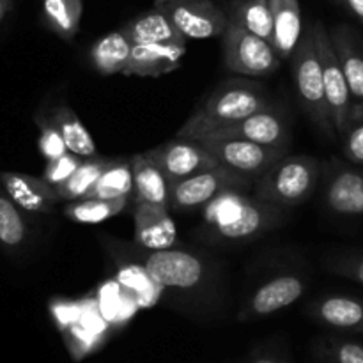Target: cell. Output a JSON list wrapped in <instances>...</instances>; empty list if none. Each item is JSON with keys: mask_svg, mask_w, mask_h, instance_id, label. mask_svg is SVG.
Wrapping results in <instances>:
<instances>
[{"mask_svg": "<svg viewBox=\"0 0 363 363\" xmlns=\"http://www.w3.org/2000/svg\"><path fill=\"white\" fill-rule=\"evenodd\" d=\"M269 106L268 94L254 80L230 78L222 82L177 130V138L201 142L229 124Z\"/></svg>", "mask_w": 363, "mask_h": 363, "instance_id": "obj_1", "label": "cell"}, {"mask_svg": "<svg viewBox=\"0 0 363 363\" xmlns=\"http://www.w3.org/2000/svg\"><path fill=\"white\" fill-rule=\"evenodd\" d=\"M211 238L241 241L257 238L282 222V208L248 197L243 190L222 191L202 208Z\"/></svg>", "mask_w": 363, "mask_h": 363, "instance_id": "obj_2", "label": "cell"}, {"mask_svg": "<svg viewBox=\"0 0 363 363\" xmlns=\"http://www.w3.org/2000/svg\"><path fill=\"white\" fill-rule=\"evenodd\" d=\"M321 163L307 155H286L254 179V197L279 208H294L314 195Z\"/></svg>", "mask_w": 363, "mask_h": 363, "instance_id": "obj_3", "label": "cell"}, {"mask_svg": "<svg viewBox=\"0 0 363 363\" xmlns=\"http://www.w3.org/2000/svg\"><path fill=\"white\" fill-rule=\"evenodd\" d=\"M293 77L298 89L301 105L305 112L326 137H335L332 119H330L328 103L325 94V82H323V67L319 60L318 46H315L312 27L301 35L300 43L293 52Z\"/></svg>", "mask_w": 363, "mask_h": 363, "instance_id": "obj_4", "label": "cell"}, {"mask_svg": "<svg viewBox=\"0 0 363 363\" xmlns=\"http://www.w3.org/2000/svg\"><path fill=\"white\" fill-rule=\"evenodd\" d=\"M223 62L227 69L245 77H268L280 67L282 59L275 46L229 16L223 32Z\"/></svg>", "mask_w": 363, "mask_h": 363, "instance_id": "obj_5", "label": "cell"}, {"mask_svg": "<svg viewBox=\"0 0 363 363\" xmlns=\"http://www.w3.org/2000/svg\"><path fill=\"white\" fill-rule=\"evenodd\" d=\"M254 186L252 177L243 176L225 165L194 174L184 179L170 181V209L172 211H195L202 209L222 191L236 188L248 190Z\"/></svg>", "mask_w": 363, "mask_h": 363, "instance_id": "obj_6", "label": "cell"}, {"mask_svg": "<svg viewBox=\"0 0 363 363\" xmlns=\"http://www.w3.org/2000/svg\"><path fill=\"white\" fill-rule=\"evenodd\" d=\"M315 46H318L319 60L323 67V82H325L326 103H328L330 119H332L335 133L342 135L346 130L347 119H350L351 108H353V98H351L350 85L344 77L342 66L339 62L335 48H333L332 35L326 30L323 23L312 25Z\"/></svg>", "mask_w": 363, "mask_h": 363, "instance_id": "obj_7", "label": "cell"}, {"mask_svg": "<svg viewBox=\"0 0 363 363\" xmlns=\"http://www.w3.org/2000/svg\"><path fill=\"white\" fill-rule=\"evenodd\" d=\"M201 144L222 165L252 179H257L261 174H264L269 167L275 165L289 152V149L269 147L243 138H206L201 140Z\"/></svg>", "mask_w": 363, "mask_h": 363, "instance_id": "obj_8", "label": "cell"}, {"mask_svg": "<svg viewBox=\"0 0 363 363\" xmlns=\"http://www.w3.org/2000/svg\"><path fill=\"white\" fill-rule=\"evenodd\" d=\"M142 259H144L142 268L160 287L190 291L204 280V262L190 252L167 248V250L149 252Z\"/></svg>", "mask_w": 363, "mask_h": 363, "instance_id": "obj_9", "label": "cell"}, {"mask_svg": "<svg viewBox=\"0 0 363 363\" xmlns=\"http://www.w3.org/2000/svg\"><path fill=\"white\" fill-rule=\"evenodd\" d=\"M184 39H209L225 32L229 16L213 0H169L156 2Z\"/></svg>", "mask_w": 363, "mask_h": 363, "instance_id": "obj_10", "label": "cell"}, {"mask_svg": "<svg viewBox=\"0 0 363 363\" xmlns=\"http://www.w3.org/2000/svg\"><path fill=\"white\" fill-rule=\"evenodd\" d=\"M147 155L163 170L169 181L184 179L194 174L222 165L201 142L177 137L151 149Z\"/></svg>", "mask_w": 363, "mask_h": 363, "instance_id": "obj_11", "label": "cell"}, {"mask_svg": "<svg viewBox=\"0 0 363 363\" xmlns=\"http://www.w3.org/2000/svg\"><path fill=\"white\" fill-rule=\"evenodd\" d=\"M208 138H243L255 144L284 149H289L291 144L289 124L284 119L282 112L273 106H266L238 123L229 124L216 133L209 135Z\"/></svg>", "mask_w": 363, "mask_h": 363, "instance_id": "obj_12", "label": "cell"}, {"mask_svg": "<svg viewBox=\"0 0 363 363\" xmlns=\"http://www.w3.org/2000/svg\"><path fill=\"white\" fill-rule=\"evenodd\" d=\"M323 202L337 216H363V172L357 167L332 162L326 169Z\"/></svg>", "mask_w": 363, "mask_h": 363, "instance_id": "obj_13", "label": "cell"}, {"mask_svg": "<svg viewBox=\"0 0 363 363\" xmlns=\"http://www.w3.org/2000/svg\"><path fill=\"white\" fill-rule=\"evenodd\" d=\"M305 294V284L296 275H282L259 287L238 314V321L250 323L289 307Z\"/></svg>", "mask_w": 363, "mask_h": 363, "instance_id": "obj_14", "label": "cell"}, {"mask_svg": "<svg viewBox=\"0 0 363 363\" xmlns=\"http://www.w3.org/2000/svg\"><path fill=\"white\" fill-rule=\"evenodd\" d=\"M0 186L25 213L48 215L60 202L55 186H52L45 177L20 172H0Z\"/></svg>", "mask_w": 363, "mask_h": 363, "instance_id": "obj_15", "label": "cell"}, {"mask_svg": "<svg viewBox=\"0 0 363 363\" xmlns=\"http://www.w3.org/2000/svg\"><path fill=\"white\" fill-rule=\"evenodd\" d=\"M186 53V43H133L126 77H162L179 67Z\"/></svg>", "mask_w": 363, "mask_h": 363, "instance_id": "obj_16", "label": "cell"}, {"mask_svg": "<svg viewBox=\"0 0 363 363\" xmlns=\"http://www.w3.org/2000/svg\"><path fill=\"white\" fill-rule=\"evenodd\" d=\"M133 222L135 243L144 250H167L176 245L177 230L169 209L147 202H135Z\"/></svg>", "mask_w": 363, "mask_h": 363, "instance_id": "obj_17", "label": "cell"}, {"mask_svg": "<svg viewBox=\"0 0 363 363\" xmlns=\"http://www.w3.org/2000/svg\"><path fill=\"white\" fill-rule=\"evenodd\" d=\"M308 315L326 328L363 335V300L351 296H325L308 307Z\"/></svg>", "mask_w": 363, "mask_h": 363, "instance_id": "obj_18", "label": "cell"}, {"mask_svg": "<svg viewBox=\"0 0 363 363\" xmlns=\"http://www.w3.org/2000/svg\"><path fill=\"white\" fill-rule=\"evenodd\" d=\"M135 202H147L170 209V181L147 152L131 156Z\"/></svg>", "mask_w": 363, "mask_h": 363, "instance_id": "obj_19", "label": "cell"}, {"mask_svg": "<svg viewBox=\"0 0 363 363\" xmlns=\"http://www.w3.org/2000/svg\"><path fill=\"white\" fill-rule=\"evenodd\" d=\"M121 32L131 43H186L169 14L158 6L128 21Z\"/></svg>", "mask_w": 363, "mask_h": 363, "instance_id": "obj_20", "label": "cell"}, {"mask_svg": "<svg viewBox=\"0 0 363 363\" xmlns=\"http://www.w3.org/2000/svg\"><path fill=\"white\" fill-rule=\"evenodd\" d=\"M273 14V46L282 60L293 57L301 39L300 0H269Z\"/></svg>", "mask_w": 363, "mask_h": 363, "instance_id": "obj_21", "label": "cell"}, {"mask_svg": "<svg viewBox=\"0 0 363 363\" xmlns=\"http://www.w3.org/2000/svg\"><path fill=\"white\" fill-rule=\"evenodd\" d=\"M330 35L350 85L351 98L354 103H363V52L358 46L357 38L346 25H337Z\"/></svg>", "mask_w": 363, "mask_h": 363, "instance_id": "obj_22", "label": "cell"}, {"mask_svg": "<svg viewBox=\"0 0 363 363\" xmlns=\"http://www.w3.org/2000/svg\"><path fill=\"white\" fill-rule=\"evenodd\" d=\"M131 45L133 43L121 32V28L99 38L89 52L94 69L105 77L124 73L130 60Z\"/></svg>", "mask_w": 363, "mask_h": 363, "instance_id": "obj_23", "label": "cell"}, {"mask_svg": "<svg viewBox=\"0 0 363 363\" xmlns=\"http://www.w3.org/2000/svg\"><path fill=\"white\" fill-rule=\"evenodd\" d=\"M133 195L131 160H110L85 199H130Z\"/></svg>", "mask_w": 363, "mask_h": 363, "instance_id": "obj_24", "label": "cell"}, {"mask_svg": "<svg viewBox=\"0 0 363 363\" xmlns=\"http://www.w3.org/2000/svg\"><path fill=\"white\" fill-rule=\"evenodd\" d=\"M52 123L62 133L64 142H66L69 152H73V155L80 156L84 160L96 158L98 156V149H96L91 133H89L85 124L78 119V116L73 110L67 108V106H59L53 112Z\"/></svg>", "mask_w": 363, "mask_h": 363, "instance_id": "obj_25", "label": "cell"}, {"mask_svg": "<svg viewBox=\"0 0 363 363\" xmlns=\"http://www.w3.org/2000/svg\"><path fill=\"white\" fill-rule=\"evenodd\" d=\"M84 0H43V18L52 32L71 41L80 30Z\"/></svg>", "mask_w": 363, "mask_h": 363, "instance_id": "obj_26", "label": "cell"}, {"mask_svg": "<svg viewBox=\"0 0 363 363\" xmlns=\"http://www.w3.org/2000/svg\"><path fill=\"white\" fill-rule=\"evenodd\" d=\"M128 199H80L64 206V216L74 223L94 225L119 215Z\"/></svg>", "mask_w": 363, "mask_h": 363, "instance_id": "obj_27", "label": "cell"}, {"mask_svg": "<svg viewBox=\"0 0 363 363\" xmlns=\"http://www.w3.org/2000/svg\"><path fill=\"white\" fill-rule=\"evenodd\" d=\"M108 163L110 160L101 158V156L84 160V163L78 167V170L69 177V179L64 181L59 186H55L60 201L73 202L87 197V194L91 191V188L94 186L96 181L99 179V176H101L103 170L106 169Z\"/></svg>", "mask_w": 363, "mask_h": 363, "instance_id": "obj_28", "label": "cell"}, {"mask_svg": "<svg viewBox=\"0 0 363 363\" xmlns=\"http://www.w3.org/2000/svg\"><path fill=\"white\" fill-rule=\"evenodd\" d=\"M230 18L273 45V14L269 0H240Z\"/></svg>", "mask_w": 363, "mask_h": 363, "instance_id": "obj_29", "label": "cell"}, {"mask_svg": "<svg viewBox=\"0 0 363 363\" xmlns=\"http://www.w3.org/2000/svg\"><path fill=\"white\" fill-rule=\"evenodd\" d=\"M28 236L23 209L18 208L6 191H0V245L7 250H18Z\"/></svg>", "mask_w": 363, "mask_h": 363, "instance_id": "obj_30", "label": "cell"}, {"mask_svg": "<svg viewBox=\"0 0 363 363\" xmlns=\"http://www.w3.org/2000/svg\"><path fill=\"white\" fill-rule=\"evenodd\" d=\"M321 363H363V344L342 337H328L318 346Z\"/></svg>", "mask_w": 363, "mask_h": 363, "instance_id": "obj_31", "label": "cell"}, {"mask_svg": "<svg viewBox=\"0 0 363 363\" xmlns=\"http://www.w3.org/2000/svg\"><path fill=\"white\" fill-rule=\"evenodd\" d=\"M342 138L344 156L353 165H363V103H353Z\"/></svg>", "mask_w": 363, "mask_h": 363, "instance_id": "obj_32", "label": "cell"}, {"mask_svg": "<svg viewBox=\"0 0 363 363\" xmlns=\"http://www.w3.org/2000/svg\"><path fill=\"white\" fill-rule=\"evenodd\" d=\"M39 130H41V133H39V152L45 156L46 162H52V160H57L66 155V152H69L62 133L52 123V119L41 121Z\"/></svg>", "mask_w": 363, "mask_h": 363, "instance_id": "obj_33", "label": "cell"}, {"mask_svg": "<svg viewBox=\"0 0 363 363\" xmlns=\"http://www.w3.org/2000/svg\"><path fill=\"white\" fill-rule=\"evenodd\" d=\"M82 163H84V158L73 155V152H66V155L60 156V158L52 160V162L46 163L43 177H45L52 186H59V184H62L64 181H67L74 172H77L78 167H80Z\"/></svg>", "mask_w": 363, "mask_h": 363, "instance_id": "obj_34", "label": "cell"}, {"mask_svg": "<svg viewBox=\"0 0 363 363\" xmlns=\"http://www.w3.org/2000/svg\"><path fill=\"white\" fill-rule=\"evenodd\" d=\"M326 268L335 275H340L363 286V254H347L333 257L326 264Z\"/></svg>", "mask_w": 363, "mask_h": 363, "instance_id": "obj_35", "label": "cell"}, {"mask_svg": "<svg viewBox=\"0 0 363 363\" xmlns=\"http://www.w3.org/2000/svg\"><path fill=\"white\" fill-rule=\"evenodd\" d=\"M247 363H289L280 354L269 353V351H255Z\"/></svg>", "mask_w": 363, "mask_h": 363, "instance_id": "obj_36", "label": "cell"}, {"mask_svg": "<svg viewBox=\"0 0 363 363\" xmlns=\"http://www.w3.org/2000/svg\"><path fill=\"white\" fill-rule=\"evenodd\" d=\"M342 6L363 23V0H342Z\"/></svg>", "mask_w": 363, "mask_h": 363, "instance_id": "obj_37", "label": "cell"}, {"mask_svg": "<svg viewBox=\"0 0 363 363\" xmlns=\"http://www.w3.org/2000/svg\"><path fill=\"white\" fill-rule=\"evenodd\" d=\"M11 4H13V0H0V23H2V20L6 18V14L9 13Z\"/></svg>", "mask_w": 363, "mask_h": 363, "instance_id": "obj_38", "label": "cell"}, {"mask_svg": "<svg viewBox=\"0 0 363 363\" xmlns=\"http://www.w3.org/2000/svg\"><path fill=\"white\" fill-rule=\"evenodd\" d=\"M156 2H169V0H156Z\"/></svg>", "mask_w": 363, "mask_h": 363, "instance_id": "obj_39", "label": "cell"}, {"mask_svg": "<svg viewBox=\"0 0 363 363\" xmlns=\"http://www.w3.org/2000/svg\"><path fill=\"white\" fill-rule=\"evenodd\" d=\"M335 2H339V4H342V0H335Z\"/></svg>", "mask_w": 363, "mask_h": 363, "instance_id": "obj_40", "label": "cell"}]
</instances>
